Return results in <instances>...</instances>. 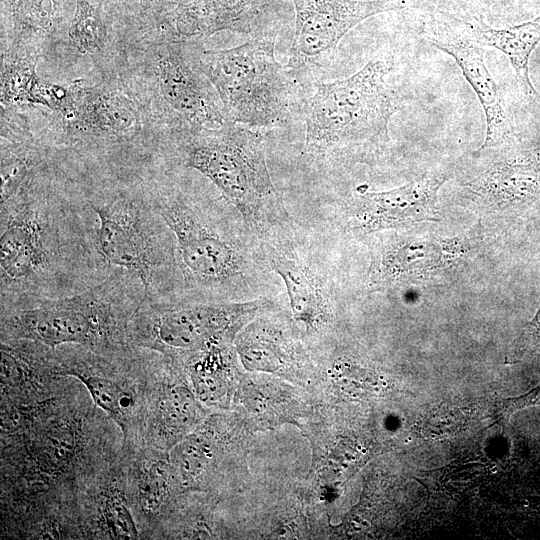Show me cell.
Returning <instances> with one entry per match:
<instances>
[{
    "mask_svg": "<svg viewBox=\"0 0 540 540\" xmlns=\"http://www.w3.org/2000/svg\"><path fill=\"white\" fill-rule=\"evenodd\" d=\"M391 67L374 59L353 75L316 84L306 108L305 147L316 158L379 148L389 140L388 125L400 109L388 85Z\"/></svg>",
    "mask_w": 540,
    "mask_h": 540,
    "instance_id": "6da1fadb",
    "label": "cell"
},
{
    "mask_svg": "<svg viewBox=\"0 0 540 540\" xmlns=\"http://www.w3.org/2000/svg\"><path fill=\"white\" fill-rule=\"evenodd\" d=\"M274 46L273 37H258L193 56L220 98L227 121L255 129L289 122L298 83L276 60Z\"/></svg>",
    "mask_w": 540,
    "mask_h": 540,
    "instance_id": "7a4b0ae2",
    "label": "cell"
},
{
    "mask_svg": "<svg viewBox=\"0 0 540 540\" xmlns=\"http://www.w3.org/2000/svg\"><path fill=\"white\" fill-rule=\"evenodd\" d=\"M196 131L187 145L185 164L208 178L251 224L267 225L279 212V198L267 167L263 135L230 121Z\"/></svg>",
    "mask_w": 540,
    "mask_h": 540,
    "instance_id": "3957f363",
    "label": "cell"
},
{
    "mask_svg": "<svg viewBox=\"0 0 540 540\" xmlns=\"http://www.w3.org/2000/svg\"><path fill=\"white\" fill-rule=\"evenodd\" d=\"M295 34L287 70L301 84L315 79L334 60L343 37L374 15L403 9L404 0H292Z\"/></svg>",
    "mask_w": 540,
    "mask_h": 540,
    "instance_id": "277c9868",
    "label": "cell"
},
{
    "mask_svg": "<svg viewBox=\"0 0 540 540\" xmlns=\"http://www.w3.org/2000/svg\"><path fill=\"white\" fill-rule=\"evenodd\" d=\"M111 304L103 287L44 302L11 316L15 333L51 348L61 344L94 345L110 332Z\"/></svg>",
    "mask_w": 540,
    "mask_h": 540,
    "instance_id": "5b68a950",
    "label": "cell"
},
{
    "mask_svg": "<svg viewBox=\"0 0 540 540\" xmlns=\"http://www.w3.org/2000/svg\"><path fill=\"white\" fill-rule=\"evenodd\" d=\"M157 208L175 236L187 278L203 285H217L241 274L243 259L236 247L192 208L180 201H163Z\"/></svg>",
    "mask_w": 540,
    "mask_h": 540,
    "instance_id": "8992f818",
    "label": "cell"
},
{
    "mask_svg": "<svg viewBox=\"0 0 540 540\" xmlns=\"http://www.w3.org/2000/svg\"><path fill=\"white\" fill-rule=\"evenodd\" d=\"M256 308L242 303L154 311L138 321L137 335L143 345L164 352L209 348Z\"/></svg>",
    "mask_w": 540,
    "mask_h": 540,
    "instance_id": "52a82bcc",
    "label": "cell"
},
{
    "mask_svg": "<svg viewBox=\"0 0 540 540\" xmlns=\"http://www.w3.org/2000/svg\"><path fill=\"white\" fill-rule=\"evenodd\" d=\"M182 42H166L153 63L157 92L165 105L191 130L215 129L227 119L213 99L206 78L182 48Z\"/></svg>",
    "mask_w": 540,
    "mask_h": 540,
    "instance_id": "ba28073f",
    "label": "cell"
},
{
    "mask_svg": "<svg viewBox=\"0 0 540 540\" xmlns=\"http://www.w3.org/2000/svg\"><path fill=\"white\" fill-rule=\"evenodd\" d=\"M426 28L424 36L437 49L450 55L474 90L486 121V135L480 148L499 146L514 138V124L506 110L501 91L486 66L484 49L468 32Z\"/></svg>",
    "mask_w": 540,
    "mask_h": 540,
    "instance_id": "9c48e42d",
    "label": "cell"
},
{
    "mask_svg": "<svg viewBox=\"0 0 540 540\" xmlns=\"http://www.w3.org/2000/svg\"><path fill=\"white\" fill-rule=\"evenodd\" d=\"M97 244L107 262L133 271L149 290L156 269V251L142 213L132 205H94Z\"/></svg>",
    "mask_w": 540,
    "mask_h": 540,
    "instance_id": "30bf717a",
    "label": "cell"
},
{
    "mask_svg": "<svg viewBox=\"0 0 540 540\" xmlns=\"http://www.w3.org/2000/svg\"><path fill=\"white\" fill-rule=\"evenodd\" d=\"M71 88V102L63 115L70 131L108 138L137 131L138 113L124 92L107 84L85 86L82 80L71 82Z\"/></svg>",
    "mask_w": 540,
    "mask_h": 540,
    "instance_id": "8fae6325",
    "label": "cell"
},
{
    "mask_svg": "<svg viewBox=\"0 0 540 540\" xmlns=\"http://www.w3.org/2000/svg\"><path fill=\"white\" fill-rule=\"evenodd\" d=\"M264 0H182L161 18L169 42H183L230 30L253 33Z\"/></svg>",
    "mask_w": 540,
    "mask_h": 540,
    "instance_id": "7c38bea8",
    "label": "cell"
},
{
    "mask_svg": "<svg viewBox=\"0 0 540 540\" xmlns=\"http://www.w3.org/2000/svg\"><path fill=\"white\" fill-rule=\"evenodd\" d=\"M445 179L424 178L389 191L360 193L354 198V216L368 231L431 220L435 215L437 190Z\"/></svg>",
    "mask_w": 540,
    "mask_h": 540,
    "instance_id": "4fadbf2b",
    "label": "cell"
},
{
    "mask_svg": "<svg viewBox=\"0 0 540 540\" xmlns=\"http://www.w3.org/2000/svg\"><path fill=\"white\" fill-rule=\"evenodd\" d=\"M0 246L2 285L28 281L44 270L49 254L40 213L30 206L11 212L2 223Z\"/></svg>",
    "mask_w": 540,
    "mask_h": 540,
    "instance_id": "5bb4252c",
    "label": "cell"
},
{
    "mask_svg": "<svg viewBox=\"0 0 540 540\" xmlns=\"http://www.w3.org/2000/svg\"><path fill=\"white\" fill-rule=\"evenodd\" d=\"M464 23L475 41L482 46L495 48L508 57L526 96L539 97L530 80L529 60L540 42V15L531 21L502 29L492 28L478 17Z\"/></svg>",
    "mask_w": 540,
    "mask_h": 540,
    "instance_id": "9a60e30c",
    "label": "cell"
},
{
    "mask_svg": "<svg viewBox=\"0 0 540 540\" xmlns=\"http://www.w3.org/2000/svg\"><path fill=\"white\" fill-rule=\"evenodd\" d=\"M272 264L285 284L294 318L307 328L322 324L327 318V301L317 279L286 256H274Z\"/></svg>",
    "mask_w": 540,
    "mask_h": 540,
    "instance_id": "2e32d148",
    "label": "cell"
},
{
    "mask_svg": "<svg viewBox=\"0 0 540 540\" xmlns=\"http://www.w3.org/2000/svg\"><path fill=\"white\" fill-rule=\"evenodd\" d=\"M486 195L508 199H530L540 193V161H501L494 163L474 181Z\"/></svg>",
    "mask_w": 540,
    "mask_h": 540,
    "instance_id": "e0dca14e",
    "label": "cell"
},
{
    "mask_svg": "<svg viewBox=\"0 0 540 540\" xmlns=\"http://www.w3.org/2000/svg\"><path fill=\"white\" fill-rule=\"evenodd\" d=\"M67 375L83 383L94 403L101 408L127 434L134 407L132 393L118 381L94 374L68 371Z\"/></svg>",
    "mask_w": 540,
    "mask_h": 540,
    "instance_id": "ac0fdd59",
    "label": "cell"
},
{
    "mask_svg": "<svg viewBox=\"0 0 540 540\" xmlns=\"http://www.w3.org/2000/svg\"><path fill=\"white\" fill-rule=\"evenodd\" d=\"M34 60L27 54L14 53L2 55L1 102L38 104L39 88Z\"/></svg>",
    "mask_w": 540,
    "mask_h": 540,
    "instance_id": "d6986e66",
    "label": "cell"
},
{
    "mask_svg": "<svg viewBox=\"0 0 540 540\" xmlns=\"http://www.w3.org/2000/svg\"><path fill=\"white\" fill-rule=\"evenodd\" d=\"M8 11L19 41L42 40L56 26L58 0H8Z\"/></svg>",
    "mask_w": 540,
    "mask_h": 540,
    "instance_id": "ffe728a7",
    "label": "cell"
},
{
    "mask_svg": "<svg viewBox=\"0 0 540 540\" xmlns=\"http://www.w3.org/2000/svg\"><path fill=\"white\" fill-rule=\"evenodd\" d=\"M68 37L72 46L81 54L102 51L108 39V27L100 8L91 0H77Z\"/></svg>",
    "mask_w": 540,
    "mask_h": 540,
    "instance_id": "44dd1931",
    "label": "cell"
},
{
    "mask_svg": "<svg viewBox=\"0 0 540 540\" xmlns=\"http://www.w3.org/2000/svg\"><path fill=\"white\" fill-rule=\"evenodd\" d=\"M193 396L182 387L164 391L158 402V423L167 435L187 429L195 420L196 409Z\"/></svg>",
    "mask_w": 540,
    "mask_h": 540,
    "instance_id": "7402d4cb",
    "label": "cell"
},
{
    "mask_svg": "<svg viewBox=\"0 0 540 540\" xmlns=\"http://www.w3.org/2000/svg\"><path fill=\"white\" fill-rule=\"evenodd\" d=\"M168 470L165 463H154L144 474L140 485L142 505L149 511L157 510L167 491Z\"/></svg>",
    "mask_w": 540,
    "mask_h": 540,
    "instance_id": "603a6c76",
    "label": "cell"
},
{
    "mask_svg": "<svg viewBox=\"0 0 540 540\" xmlns=\"http://www.w3.org/2000/svg\"><path fill=\"white\" fill-rule=\"evenodd\" d=\"M109 533L116 538H135L138 531L128 508L118 499L107 501L103 510Z\"/></svg>",
    "mask_w": 540,
    "mask_h": 540,
    "instance_id": "cb8c5ba5",
    "label": "cell"
},
{
    "mask_svg": "<svg viewBox=\"0 0 540 540\" xmlns=\"http://www.w3.org/2000/svg\"><path fill=\"white\" fill-rule=\"evenodd\" d=\"M143 11L156 12L161 18L175 9L182 0H124Z\"/></svg>",
    "mask_w": 540,
    "mask_h": 540,
    "instance_id": "d4e9b609",
    "label": "cell"
},
{
    "mask_svg": "<svg viewBox=\"0 0 540 540\" xmlns=\"http://www.w3.org/2000/svg\"><path fill=\"white\" fill-rule=\"evenodd\" d=\"M530 333L532 334L535 342L540 344V310L535 316L534 320L530 323Z\"/></svg>",
    "mask_w": 540,
    "mask_h": 540,
    "instance_id": "484cf974",
    "label": "cell"
},
{
    "mask_svg": "<svg viewBox=\"0 0 540 540\" xmlns=\"http://www.w3.org/2000/svg\"><path fill=\"white\" fill-rule=\"evenodd\" d=\"M537 396H538V398H540V392L538 393V395H537Z\"/></svg>",
    "mask_w": 540,
    "mask_h": 540,
    "instance_id": "4316f807",
    "label": "cell"
}]
</instances>
